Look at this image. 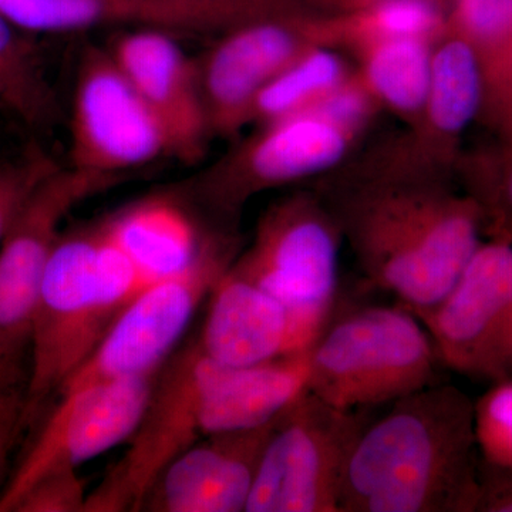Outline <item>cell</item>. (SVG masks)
<instances>
[{
	"label": "cell",
	"mask_w": 512,
	"mask_h": 512,
	"mask_svg": "<svg viewBox=\"0 0 512 512\" xmlns=\"http://www.w3.org/2000/svg\"><path fill=\"white\" fill-rule=\"evenodd\" d=\"M323 200L363 274L414 315L446 295L487 232L470 194L412 171L367 178Z\"/></svg>",
	"instance_id": "1"
},
{
	"label": "cell",
	"mask_w": 512,
	"mask_h": 512,
	"mask_svg": "<svg viewBox=\"0 0 512 512\" xmlns=\"http://www.w3.org/2000/svg\"><path fill=\"white\" fill-rule=\"evenodd\" d=\"M474 402L440 382L389 404L360 431L339 512H476Z\"/></svg>",
	"instance_id": "2"
},
{
	"label": "cell",
	"mask_w": 512,
	"mask_h": 512,
	"mask_svg": "<svg viewBox=\"0 0 512 512\" xmlns=\"http://www.w3.org/2000/svg\"><path fill=\"white\" fill-rule=\"evenodd\" d=\"M147 286L103 221L62 232L33 311L26 424L92 355L117 316Z\"/></svg>",
	"instance_id": "3"
},
{
	"label": "cell",
	"mask_w": 512,
	"mask_h": 512,
	"mask_svg": "<svg viewBox=\"0 0 512 512\" xmlns=\"http://www.w3.org/2000/svg\"><path fill=\"white\" fill-rule=\"evenodd\" d=\"M440 367L413 312L360 306L330 315L309 348L306 389L336 409L370 410L440 383Z\"/></svg>",
	"instance_id": "4"
},
{
	"label": "cell",
	"mask_w": 512,
	"mask_h": 512,
	"mask_svg": "<svg viewBox=\"0 0 512 512\" xmlns=\"http://www.w3.org/2000/svg\"><path fill=\"white\" fill-rule=\"evenodd\" d=\"M342 237L323 198L293 195L265 212L254 244L232 262V271L288 309L303 350L335 311Z\"/></svg>",
	"instance_id": "5"
},
{
	"label": "cell",
	"mask_w": 512,
	"mask_h": 512,
	"mask_svg": "<svg viewBox=\"0 0 512 512\" xmlns=\"http://www.w3.org/2000/svg\"><path fill=\"white\" fill-rule=\"evenodd\" d=\"M235 255L237 239L227 231L212 232L194 264L148 285L128 303L57 396L110 380L157 373Z\"/></svg>",
	"instance_id": "6"
},
{
	"label": "cell",
	"mask_w": 512,
	"mask_h": 512,
	"mask_svg": "<svg viewBox=\"0 0 512 512\" xmlns=\"http://www.w3.org/2000/svg\"><path fill=\"white\" fill-rule=\"evenodd\" d=\"M367 412L336 409L306 389L276 421L245 512H339L346 463Z\"/></svg>",
	"instance_id": "7"
},
{
	"label": "cell",
	"mask_w": 512,
	"mask_h": 512,
	"mask_svg": "<svg viewBox=\"0 0 512 512\" xmlns=\"http://www.w3.org/2000/svg\"><path fill=\"white\" fill-rule=\"evenodd\" d=\"M224 367L205 355L197 340L165 360L126 453L87 494L84 512L141 511L165 468L201 439L202 400Z\"/></svg>",
	"instance_id": "8"
},
{
	"label": "cell",
	"mask_w": 512,
	"mask_h": 512,
	"mask_svg": "<svg viewBox=\"0 0 512 512\" xmlns=\"http://www.w3.org/2000/svg\"><path fill=\"white\" fill-rule=\"evenodd\" d=\"M126 175L59 167L26 202L0 245V372L23 383V360L46 266L73 208L117 187Z\"/></svg>",
	"instance_id": "9"
},
{
	"label": "cell",
	"mask_w": 512,
	"mask_h": 512,
	"mask_svg": "<svg viewBox=\"0 0 512 512\" xmlns=\"http://www.w3.org/2000/svg\"><path fill=\"white\" fill-rule=\"evenodd\" d=\"M264 124L234 154L174 194L229 222L258 192L332 170L346 157L355 138L309 111Z\"/></svg>",
	"instance_id": "10"
},
{
	"label": "cell",
	"mask_w": 512,
	"mask_h": 512,
	"mask_svg": "<svg viewBox=\"0 0 512 512\" xmlns=\"http://www.w3.org/2000/svg\"><path fill=\"white\" fill-rule=\"evenodd\" d=\"M69 154V167L111 175L171 158L163 127L107 47L87 46L77 64Z\"/></svg>",
	"instance_id": "11"
},
{
	"label": "cell",
	"mask_w": 512,
	"mask_h": 512,
	"mask_svg": "<svg viewBox=\"0 0 512 512\" xmlns=\"http://www.w3.org/2000/svg\"><path fill=\"white\" fill-rule=\"evenodd\" d=\"M322 36H328L326 22L308 18L301 9L252 20L224 32L197 60L211 133H234L251 121L256 97L266 84Z\"/></svg>",
	"instance_id": "12"
},
{
	"label": "cell",
	"mask_w": 512,
	"mask_h": 512,
	"mask_svg": "<svg viewBox=\"0 0 512 512\" xmlns=\"http://www.w3.org/2000/svg\"><path fill=\"white\" fill-rule=\"evenodd\" d=\"M156 375L110 380L59 397V406L0 495V512H12L37 478L67 468L77 470L130 439Z\"/></svg>",
	"instance_id": "13"
},
{
	"label": "cell",
	"mask_w": 512,
	"mask_h": 512,
	"mask_svg": "<svg viewBox=\"0 0 512 512\" xmlns=\"http://www.w3.org/2000/svg\"><path fill=\"white\" fill-rule=\"evenodd\" d=\"M170 33L138 26L106 47L163 127L171 158L192 164L204 156L212 133L197 60L185 55Z\"/></svg>",
	"instance_id": "14"
},
{
	"label": "cell",
	"mask_w": 512,
	"mask_h": 512,
	"mask_svg": "<svg viewBox=\"0 0 512 512\" xmlns=\"http://www.w3.org/2000/svg\"><path fill=\"white\" fill-rule=\"evenodd\" d=\"M512 306V241L481 242L456 282L436 305L417 313L441 365L476 377L484 350Z\"/></svg>",
	"instance_id": "15"
},
{
	"label": "cell",
	"mask_w": 512,
	"mask_h": 512,
	"mask_svg": "<svg viewBox=\"0 0 512 512\" xmlns=\"http://www.w3.org/2000/svg\"><path fill=\"white\" fill-rule=\"evenodd\" d=\"M279 416L252 429L224 431L195 441L157 478L141 511H245L259 461Z\"/></svg>",
	"instance_id": "16"
},
{
	"label": "cell",
	"mask_w": 512,
	"mask_h": 512,
	"mask_svg": "<svg viewBox=\"0 0 512 512\" xmlns=\"http://www.w3.org/2000/svg\"><path fill=\"white\" fill-rule=\"evenodd\" d=\"M198 346L210 359L247 367L303 352L291 313L244 276L228 271L210 296Z\"/></svg>",
	"instance_id": "17"
},
{
	"label": "cell",
	"mask_w": 512,
	"mask_h": 512,
	"mask_svg": "<svg viewBox=\"0 0 512 512\" xmlns=\"http://www.w3.org/2000/svg\"><path fill=\"white\" fill-rule=\"evenodd\" d=\"M309 349L247 367L225 366L202 400L201 439L274 420L306 390Z\"/></svg>",
	"instance_id": "18"
},
{
	"label": "cell",
	"mask_w": 512,
	"mask_h": 512,
	"mask_svg": "<svg viewBox=\"0 0 512 512\" xmlns=\"http://www.w3.org/2000/svg\"><path fill=\"white\" fill-rule=\"evenodd\" d=\"M101 221L148 285L194 264L212 235H204L175 194L133 202Z\"/></svg>",
	"instance_id": "19"
},
{
	"label": "cell",
	"mask_w": 512,
	"mask_h": 512,
	"mask_svg": "<svg viewBox=\"0 0 512 512\" xmlns=\"http://www.w3.org/2000/svg\"><path fill=\"white\" fill-rule=\"evenodd\" d=\"M483 101V56L466 39L447 32L433 47L421 120L436 140L453 144L480 119Z\"/></svg>",
	"instance_id": "20"
},
{
	"label": "cell",
	"mask_w": 512,
	"mask_h": 512,
	"mask_svg": "<svg viewBox=\"0 0 512 512\" xmlns=\"http://www.w3.org/2000/svg\"><path fill=\"white\" fill-rule=\"evenodd\" d=\"M433 42L382 39L359 45L363 83L376 101L407 117H421L429 93Z\"/></svg>",
	"instance_id": "21"
},
{
	"label": "cell",
	"mask_w": 512,
	"mask_h": 512,
	"mask_svg": "<svg viewBox=\"0 0 512 512\" xmlns=\"http://www.w3.org/2000/svg\"><path fill=\"white\" fill-rule=\"evenodd\" d=\"M0 94L6 109L33 128L56 117V94L32 33L0 13Z\"/></svg>",
	"instance_id": "22"
},
{
	"label": "cell",
	"mask_w": 512,
	"mask_h": 512,
	"mask_svg": "<svg viewBox=\"0 0 512 512\" xmlns=\"http://www.w3.org/2000/svg\"><path fill=\"white\" fill-rule=\"evenodd\" d=\"M329 36L363 43L382 39H424L447 33L446 0H357L342 18L329 20Z\"/></svg>",
	"instance_id": "23"
},
{
	"label": "cell",
	"mask_w": 512,
	"mask_h": 512,
	"mask_svg": "<svg viewBox=\"0 0 512 512\" xmlns=\"http://www.w3.org/2000/svg\"><path fill=\"white\" fill-rule=\"evenodd\" d=\"M0 13L32 35L148 23L146 0H0Z\"/></svg>",
	"instance_id": "24"
},
{
	"label": "cell",
	"mask_w": 512,
	"mask_h": 512,
	"mask_svg": "<svg viewBox=\"0 0 512 512\" xmlns=\"http://www.w3.org/2000/svg\"><path fill=\"white\" fill-rule=\"evenodd\" d=\"M346 79L342 57L316 43L266 84L256 97L252 120L268 123L298 113Z\"/></svg>",
	"instance_id": "25"
},
{
	"label": "cell",
	"mask_w": 512,
	"mask_h": 512,
	"mask_svg": "<svg viewBox=\"0 0 512 512\" xmlns=\"http://www.w3.org/2000/svg\"><path fill=\"white\" fill-rule=\"evenodd\" d=\"M168 32H227L252 20L301 9L298 0H151Z\"/></svg>",
	"instance_id": "26"
},
{
	"label": "cell",
	"mask_w": 512,
	"mask_h": 512,
	"mask_svg": "<svg viewBox=\"0 0 512 512\" xmlns=\"http://www.w3.org/2000/svg\"><path fill=\"white\" fill-rule=\"evenodd\" d=\"M474 437L480 477H512V377L474 402Z\"/></svg>",
	"instance_id": "27"
},
{
	"label": "cell",
	"mask_w": 512,
	"mask_h": 512,
	"mask_svg": "<svg viewBox=\"0 0 512 512\" xmlns=\"http://www.w3.org/2000/svg\"><path fill=\"white\" fill-rule=\"evenodd\" d=\"M60 165L42 147H28L0 156V245L33 192Z\"/></svg>",
	"instance_id": "28"
},
{
	"label": "cell",
	"mask_w": 512,
	"mask_h": 512,
	"mask_svg": "<svg viewBox=\"0 0 512 512\" xmlns=\"http://www.w3.org/2000/svg\"><path fill=\"white\" fill-rule=\"evenodd\" d=\"M447 32L466 39L481 55L512 40V0H446Z\"/></svg>",
	"instance_id": "29"
},
{
	"label": "cell",
	"mask_w": 512,
	"mask_h": 512,
	"mask_svg": "<svg viewBox=\"0 0 512 512\" xmlns=\"http://www.w3.org/2000/svg\"><path fill=\"white\" fill-rule=\"evenodd\" d=\"M467 170L468 194L483 208L487 232L512 221V144L478 157Z\"/></svg>",
	"instance_id": "30"
},
{
	"label": "cell",
	"mask_w": 512,
	"mask_h": 512,
	"mask_svg": "<svg viewBox=\"0 0 512 512\" xmlns=\"http://www.w3.org/2000/svg\"><path fill=\"white\" fill-rule=\"evenodd\" d=\"M483 56L484 101L480 119L500 137L512 144V40Z\"/></svg>",
	"instance_id": "31"
},
{
	"label": "cell",
	"mask_w": 512,
	"mask_h": 512,
	"mask_svg": "<svg viewBox=\"0 0 512 512\" xmlns=\"http://www.w3.org/2000/svg\"><path fill=\"white\" fill-rule=\"evenodd\" d=\"M87 493L76 468L52 471L37 478L20 495L12 512H84Z\"/></svg>",
	"instance_id": "32"
},
{
	"label": "cell",
	"mask_w": 512,
	"mask_h": 512,
	"mask_svg": "<svg viewBox=\"0 0 512 512\" xmlns=\"http://www.w3.org/2000/svg\"><path fill=\"white\" fill-rule=\"evenodd\" d=\"M375 106L376 99L362 79H346L302 111L316 114L356 136L373 116Z\"/></svg>",
	"instance_id": "33"
},
{
	"label": "cell",
	"mask_w": 512,
	"mask_h": 512,
	"mask_svg": "<svg viewBox=\"0 0 512 512\" xmlns=\"http://www.w3.org/2000/svg\"><path fill=\"white\" fill-rule=\"evenodd\" d=\"M512 377V306L495 328L481 359L478 379L497 382Z\"/></svg>",
	"instance_id": "34"
},
{
	"label": "cell",
	"mask_w": 512,
	"mask_h": 512,
	"mask_svg": "<svg viewBox=\"0 0 512 512\" xmlns=\"http://www.w3.org/2000/svg\"><path fill=\"white\" fill-rule=\"evenodd\" d=\"M26 390H20L0 400V495L5 490L6 471L9 458L18 440L20 431L26 426Z\"/></svg>",
	"instance_id": "35"
},
{
	"label": "cell",
	"mask_w": 512,
	"mask_h": 512,
	"mask_svg": "<svg viewBox=\"0 0 512 512\" xmlns=\"http://www.w3.org/2000/svg\"><path fill=\"white\" fill-rule=\"evenodd\" d=\"M476 512H512V477H480Z\"/></svg>",
	"instance_id": "36"
},
{
	"label": "cell",
	"mask_w": 512,
	"mask_h": 512,
	"mask_svg": "<svg viewBox=\"0 0 512 512\" xmlns=\"http://www.w3.org/2000/svg\"><path fill=\"white\" fill-rule=\"evenodd\" d=\"M22 384L23 383L15 382V380L0 373V400H2L3 397L9 396V394L26 390L22 389Z\"/></svg>",
	"instance_id": "37"
},
{
	"label": "cell",
	"mask_w": 512,
	"mask_h": 512,
	"mask_svg": "<svg viewBox=\"0 0 512 512\" xmlns=\"http://www.w3.org/2000/svg\"><path fill=\"white\" fill-rule=\"evenodd\" d=\"M494 235H500V237H505L512 241V221L505 224L504 227L498 229V231H495L494 234H491V237H494Z\"/></svg>",
	"instance_id": "38"
},
{
	"label": "cell",
	"mask_w": 512,
	"mask_h": 512,
	"mask_svg": "<svg viewBox=\"0 0 512 512\" xmlns=\"http://www.w3.org/2000/svg\"><path fill=\"white\" fill-rule=\"evenodd\" d=\"M0 106L5 107V104H3L2 94H0Z\"/></svg>",
	"instance_id": "39"
},
{
	"label": "cell",
	"mask_w": 512,
	"mask_h": 512,
	"mask_svg": "<svg viewBox=\"0 0 512 512\" xmlns=\"http://www.w3.org/2000/svg\"><path fill=\"white\" fill-rule=\"evenodd\" d=\"M349 2L353 5V3L357 2V0H349Z\"/></svg>",
	"instance_id": "40"
}]
</instances>
